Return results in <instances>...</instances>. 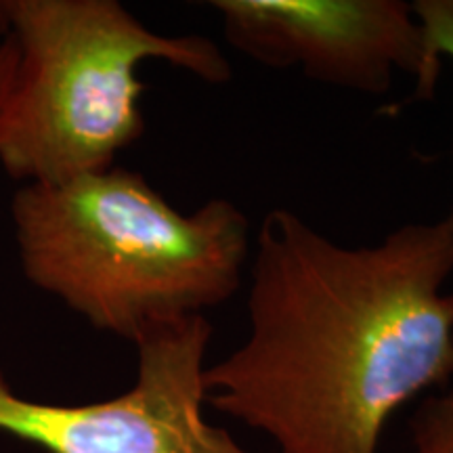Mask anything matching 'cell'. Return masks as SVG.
<instances>
[{"label": "cell", "mask_w": 453, "mask_h": 453, "mask_svg": "<svg viewBox=\"0 0 453 453\" xmlns=\"http://www.w3.org/2000/svg\"><path fill=\"white\" fill-rule=\"evenodd\" d=\"M21 72V50L11 36L0 41V128L13 99Z\"/></svg>", "instance_id": "obj_8"}, {"label": "cell", "mask_w": 453, "mask_h": 453, "mask_svg": "<svg viewBox=\"0 0 453 453\" xmlns=\"http://www.w3.org/2000/svg\"><path fill=\"white\" fill-rule=\"evenodd\" d=\"M411 439L416 453H453V387L418 407Z\"/></svg>", "instance_id": "obj_6"}, {"label": "cell", "mask_w": 453, "mask_h": 453, "mask_svg": "<svg viewBox=\"0 0 453 453\" xmlns=\"http://www.w3.org/2000/svg\"><path fill=\"white\" fill-rule=\"evenodd\" d=\"M226 42L257 64L296 67L311 81L384 95L396 73L433 97L441 57L401 0H214Z\"/></svg>", "instance_id": "obj_5"}, {"label": "cell", "mask_w": 453, "mask_h": 453, "mask_svg": "<svg viewBox=\"0 0 453 453\" xmlns=\"http://www.w3.org/2000/svg\"><path fill=\"white\" fill-rule=\"evenodd\" d=\"M411 7L434 55L449 57L453 61V0H418Z\"/></svg>", "instance_id": "obj_7"}, {"label": "cell", "mask_w": 453, "mask_h": 453, "mask_svg": "<svg viewBox=\"0 0 453 453\" xmlns=\"http://www.w3.org/2000/svg\"><path fill=\"white\" fill-rule=\"evenodd\" d=\"M211 338L203 315L150 327L133 388L84 405L26 399L0 372V433L49 453H250L203 416Z\"/></svg>", "instance_id": "obj_4"}, {"label": "cell", "mask_w": 453, "mask_h": 453, "mask_svg": "<svg viewBox=\"0 0 453 453\" xmlns=\"http://www.w3.org/2000/svg\"><path fill=\"white\" fill-rule=\"evenodd\" d=\"M0 36L21 50L0 166L26 185L101 173L141 139L145 61H166L211 84L231 78L211 38L151 32L116 0H0Z\"/></svg>", "instance_id": "obj_3"}, {"label": "cell", "mask_w": 453, "mask_h": 453, "mask_svg": "<svg viewBox=\"0 0 453 453\" xmlns=\"http://www.w3.org/2000/svg\"><path fill=\"white\" fill-rule=\"evenodd\" d=\"M453 217L344 246L296 212L258 226L248 336L206 401L280 453H378L390 416L453 376Z\"/></svg>", "instance_id": "obj_1"}, {"label": "cell", "mask_w": 453, "mask_h": 453, "mask_svg": "<svg viewBox=\"0 0 453 453\" xmlns=\"http://www.w3.org/2000/svg\"><path fill=\"white\" fill-rule=\"evenodd\" d=\"M11 219L27 280L95 330L133 342L226 303L250 257V225L234 202L214 197L183 214L118 166L24 185Z\"/></svg>", "instance_id": "obj_2"}]
</instances>
